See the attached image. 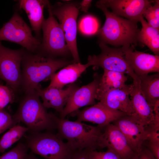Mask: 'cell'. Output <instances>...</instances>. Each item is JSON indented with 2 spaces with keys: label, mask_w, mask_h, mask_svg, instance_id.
<instances>
[{
  "label": "cell",
  "mask_w": 159,
  "mask_h": 159,
  "mask_svg": "<svg viewBox=\"0 0 159 159\" xmlns=\"http://www.w3.org/2000/svg\"><path fill=\"white\" fill-rule=\"evenodd\" d=\"M125 74L119 72L104 70L97 95L109 90L122 89L126 87L127 85L125 82L127 77Z\"/></svg>",
  "instance_id": "cell-23"
},
{
  "label": "cell",
  "mask_w": 159,
  "mask_h": 159,
  "mask_svg": "<svg viewBox=\"0 0 159 159\" xmlns=\"http://www.w3.org/2000/svg\"><path fill=\"white\" fill-rule=\"evenodd\" d=\"M89 151L87 150L76 151L69 159H89L88 155Z\"/></svg>",
  "instance_id": "cell-34"
},
{
  "label": "cell",
  "mask_w": 159,
  "mask_h": 159,
  "mask_svg": "<svg viewBox=\"0 0 159 159\" xmlns=\"http://www.w3.org/2000/svg\"><path fill=\"white\" fill-rule=\"evenodd\" d=\"M101 77L95 74L94 80L88 84L77 87L71 93L62 112L60 117L64 119L81 107L95 104Z\"/></svg>",
  "instance_id": "cell-11"
},
{
  "label": "cell",
  "mask_w": 159,
  "mask_h": 159,
  "mask_svg": "<svg viewBox=\"0 0 159 159\" xmlns=\"http://www.w3.org/2000/svg\"><path fill=\"white\" fill-rule=\"evenodd\" d=\"M142 28L138 36V41L147 46L155 55H159V30L150 25L143 16L140 21Z\"/></svg>",
  "instance_id": "cell-24"
},
{
  "label": "cell",
  "mask_w": 159,
  "mask_h": 159,
  "mask_svg": "<svg viewBox=\"0 0 159 159\" xmlns=\"http://www.w3.org/2000/svg\"><path fill=\"white\" fill-rule=\"evenodd\" d=\"M105 151L97 150H89L88 152L89 159H121L119 155L113 150L107 148Z\"/></svg>",
  "instance_id": "cell-30"
},
{
  "label": "cell",
  "mask_w": 159,
  "mask_h": 159,
  "mask_svg": "<svg viewBox=\"0 0 159 159\" xmlns=\"http://www.w3.org/2000/svg\"><path fill=\"white\" fill-rule=\"evenodd\" d=\"M77 87L74 84L69 85L65 89L47 87L42 89L40 86L36 90L42 98V104L45 108L53 109L60 114L71 93Z\"/></svg>",
  "instance_id": "cell-18"
},
{
  "label": "cell",
  "mask_w": 159,
  "mask_h": 159,
  "mask_svg": "<svg viewBox=\"0 0 159 159\" xmlns=\"http://www.w3.org/2000/svg\"><path fill=\"white\" fill-rule=\"evenodd\" d=\"M133 84L122 89H112L96 95V99L107 108L133 115L134 111L129 96Z\"/></svg>",
  "instance_id": "cell-16"
},
{
  "label": "cell",
  "mask_w": 159,
  "mask_h": 159,
  "mask_svg": "<svg viewBox=\"0 0 159 159\" xmlns=\"http://www.w3.org/2000/svg\"><path fill=\"white\" fill-rule=\"evenodd\" d=\"M29 130L27 127L19 125L10 128L0 139V153L4 152L18 141Z\"/></svg>",
  "instance_id": "cell-25"
},
{
  "label": "cell",
  "mask_w": 159,
  "mask_h": 159,
  "mask_svg": "<svg viewBox=\"0 0 159 159\" xmlns=\"http://www.w3.org/2000/svg\"><path fill=\"white\" fill-rule=\"evenodd\" d=\"M99 24L97 19L90 15L83 17L80 21L79 28L84 34L91 35L98 31Z\"/></svg>",
  "instance_id": "cell-26"
},
{
  "label": "cell",
  "mask_w": 159,
  "mask_h": 159,
  "mask_svg": "<svg viewBox=\"0 0 159 159\" xmlns=\"http://www.w3.org/2000/svg\"><path fill=\"white\" fill-rule=\"evenodd\" d=\"M24 159H39L32 154H27L26 156Z\"/></svg>",
  "instance_id": "cell-36"
},
{
  "label": "cell",
  "mask_w": 159,
  "mask_h": 159,
  "mask_svg": "<svg viewBox=\"0 0 159 159\" xmlns=\"http://www.w3.org/2000/svg\"><path fill=\"white\" fill-rule=\"evenodd\" d=\"M26 141V146L33 153L45 159H69L76 151L57 134L50 132H32Z\"/></svg>",
  "instance_id": "cell-5"
},
{
  "label": "cell",
  "mask_w": 159,
  "mask_h": 159,
  "mask_svg": "<svg viewBox=\"0 0 159 159\" xmlns=\"http://www.w3.org/2000/svg\"><path fill=\"white\" fill-rule=\"evenodd\" d=\"M138 77L141 93L154 109L156 103L159 101V73L151 75L145 74Z\"/></svg>",
  "instance_id": "cell-22"
},
{
  "label": "cell",
  "mask_w": 159,
  "mask_h": 159,
  "mask_svg": "<svg viewBox=\"0 0 159 159\" xmlns=\"http://www.w3.org/2000/svg\"><path fill=\"white\" fill-rule=\"evenodd\" d=\"M58 132L57 134L65 139L74 151L97 150L105 148L103 128L94 126L76 120L71 121L59 117L52 113Z\"/></svg>",
  "instance_id": "cell-1"
},
{
  "label": "cell",
  "mask_w": 159,
  "mask_h": 159,
  "mask_svg": "<svg viewBox=\"0 0 159 159\" xmlns=\"http://www.w3.org/2000/svg\"><path fill=\"white\" fill-rule=\"evenodd\" d=\"M92 0H83L80 3L81 10L85 12L87 11L91 5Z\"/></svg>",
  "instance_id": "cell-35"
},
{
  "label": "cell",
  "mask_w": 159,
  "mask_h": 159,
  "mask_svg": "<svg viewBox=\"0 0 159 159\" xmlns=\"http://www.w3.org/2000/svg\"><path fill=\"white\" fill-rule=\"evenodd\" d=\"M25 49H12L0 42V78L14 92L21 87V62Z\"/></svg>",
  "instance_id": "cell-10"
},
{
  "label": "cell",
  "mask_w": 159,
  "mask_h": 159,
  "mask_svg": "<svg viewBox=\"0 0 159 159\" xmlns=\"http://www.w3.org/2000/svg\"><path fill=\"white\" fill-rule=\"evenodd\" d=\"M103 135L105 147L113 150L121 159H131L135 154L122 133L112 123L103 128Z\"/></svg>",
  "instance_id": "cell-17"
},
{
  "label": "cell",
  "mask_w": 159,
  "mask_h": 159,
  "mask_svg": "<svg viewBox=\"0 0 159 159\" xmlns=\"http://www.w3.org/2000/svg\"><path fill=\"white\" fill-rule=\"evenodd\" d=\"M25 95L13 116L16 123H24L32 132L56 129L54 121L41 102L37 91Z\"/></svg>",
  "instance_id": "cell-4"
},
{
  "label": "cell",
  "mask_w": 159,
  "mask_h": 159,
  "mask_svg": "<svg viewBox=\"0 0 159 159\" xmlns=\"http://www.w3.org/2000/svg\"><path fill=\"white\" fill-rule=\"evenodd\" d=\"M131 159H156L149 149L143 144L140 151L135 153Z\"/></svg>",
  "instance_id": "cell-33"
},
{
  "label": "cell",
  "mask_w": 159,
  "mask_h": 159,
  "mask_svg": "<svg viewBox=\"0 0 159 159\" xmlns=\"http://www.w3.org/2000/svg\"><path fill=\"white\" fill-rule=\"evenodd\" d=\"M101 53L98 55L89 56L87 63L90 66L100 67L104 70L127 74L132 78L134 85H140V80L126 59L121 47L112 48L99 42Z\"/></svg>",
  "instance_id": "cell-9"
},
{
  "label": "cell",
  "mask_w": 159,
  "mask_h": 159,
  "mask_svg": "<svg viewBox=\"0 0 159 159\" xmlns=\"http://www.w3.org/2000/svg\"><path fill=\"white\" fill-rule=\"evenodd\" d=\"M90 66L88 63L84 64L74 63L64 67L51 76L50 82L47 87L62 89L65 85L75 82Z\"/></svg>",
  "instance_id": "cell-20"
},
{
  "label": "cell",
  "mask_w": 159,
  "mask_h": 159,
  "mask_svg": "<svg viewBox=\"0 0 159 159\" xmlns=\"http://www.w3.org/2000/svg\"><path fill=\"white\" fill-rule=\"evenodd\" d=\"M73 113L77 117V121L96 124L102 128L121 116L127 115L120 111L110 109L99 102Z\"/></svg>",
  "instance_id": "cell-15"
},
{
  "label": "cell",
  "mask_w": 159,
  "mask_h": 159,
  "mask_svg": "<svg viewBox=\"0 0 159 159\" xmlns=\"http://www.w3.org/2000/svg\"><path fill=\"white\" fill-rule=\"evenodd\" d=\"M98 1L115 14L137 23L154 1L147 0H101Z\"/></svg>",
  "instance_id": "cell-13"
},
{
  "label": "cell",
  "mask_w": 159,
  "mask_h": 159,
  "mask_svg": "<svg viewBox=\"0 0 159 159\" xmlns=\"http://www.w3.org/2000/svg\"><path fill=\"white\" fill-rule=\"evenodd\" d=\"M96 6L106 18L103 26L98 32L100 42L116 47L129 45L134 47L136 45L140 31L137 23L115 14L98 1Z\"/></svg>",
  "instance_id": "cell-3"
},
{
  "label": "cell",
  "mask_w": 159,
  "mask_h": 159,
  "mask_svg": "<svg viewBox=\"0 0 159 159\" xmlns=\"http://www.w3.org/2000/svg\"><path fill=\"white\" fill-rule=\"evenodd\" d=\"M50 5L49 2L47 6L48 17L43 22L42 27L43 37L36 53L51 58L67 56L71 53L66 43L63 30L52 14Z\"/></svg>",
  "instance_id": "cell-6"
},
{
  "label": "cell",
  "mask_w": 159,
  "mask_h": 159,
  "mask_svg": "<svg viewBox=\"0 0 159 159\" xmlns=\"http://www.w3.org/2000/svg\"><path fill=\"white\" fill-rule=\"evenodd\" d=\"M26 145L20 143L9 151L0 156V159H24L27 154Z\"/></svg>",
  "instance_id": "cell-28"
},
{
  "label": "cell",
  "mask_w": 159,
  "mask_h": 159,
  "mask_svg": "<svg viewBox=\"0 0 159 159\" xmlns=\"http://www.w3.org/2000/svg\"><path fill=\"white\" fill-rule=\"evenodd\" d=\"M122 133L132 151L139 153L148 135L144 126L135 117L126 115L121 116L112 123Z\"/></svg>",
  "instance_id": "cell-12"
},
{
  "label": "cell",
  "mask_w": 159,
  "mask_h": 159,
  "mask_svg": "<svg viewBox=\"0 0 159 159\" xmlns=\"http://www.w3.org/2000/svg\"><path fill=\"white\" fill-rule=\"evenodd\" d=\"M155 4L147 8L143 14L148 24L151 26L159 29V1L155 0Z\"/></svg>",
  "instance_id": "cell-27"
},
{
  "label": "cell",
  "mask_w": 159,
  "mask_h": 159,
  "mask_svg": "<svg viewBox=\"0 0 159 159\" xmlns=\"http://www.w3.org/2000/svg\"><path fill=\"white\" fill-rule=\"evenodd\" d=\"M14 99V91L8 86L0 84V110L13 102Z\"/></svg>",
  "instance_id": "cell-29"
},
{
  "label": "cell",
  "mask_w": 159,
  "mask_h": 159,
  "mask_svg": "<svg viewBox=\"0 0 159 159\" xmlns=\"http://www.w3.org/2000/svg\"><path fill=\"white\" fill-rule=\"evenodd\" d=\"M2 41L18 44L32 53L37 52L41 42L33 36L32 29L16 10L0 29V42Z\"/></svg>",
  "instance_id": "cell-8"
},
{
  "label": "cell",
  "mask_w": 159,
  "mask_h": 159,
  "mask_svg": "<svg viewBox=\"0 0 159 159\" xmlns=\"http://www.w3.org/2000/svg\"><path fill=\"white\" fill-rule=\"evenodd\" d=\"M16 123L10 114L6 110H0V134Z\"/></svg>",
  "instance_id": "cell-31"
},
{
  "label": "cell",
  "mask_w": 159,
  "mask_h": 159,
  "mask_svg": "<svg viewBox=\"0 0 159 159\" xmlns=\"http://www.w3.org/2000/svg\"><path fill=\"white\" fill-rule=\"evenodd\" d=\"M125 58L138 77L151 72H159V56L137 51L129 45L122 46Z\"/></svg>",
  "instance_id": "cell-14"
},
{
  "label": "cell",
  "mask_w": 159,
  "mask_h": 159,
  "mask_svg": "<svg viewBox=\"0 0 159 159\" xmlns=\"http://www.w3.org/2000/svg\"><path fill=\"white\" fill-rule=\"evenodd\" d=\"M54 16L59 20L64 33L66 43L74 63H80L77 43V19L79 10L76 4L70 1L58 2L50 5Z\"/></svg>",
  "instance_id": "cell-7"
},
{
  "label": "cell",
  "mask_w": 159,
  "mask_h": 159,
  "mask_svg": "<svg viewBox=\"0 0 159 159\" xmlns=\"http://www.w3.org/2000/svg\"><path fill=\"white\" fill-rule=\"evenodd\" d=\"M156 159H159V135L149 136L143 144Z\"/></svg>",
  "instance_id": "cell-32"
},
{
  "label": "cell",
  "mask_w": 159,
  "mask_h": 159,
  "mask_svg": "<svg viewBox=\"0 0 159 159\" xmlns=\"http://www.w3.org/2000/svg\"><path fill=\"white\" fill-rule=\"evenodd\" d=\"M130 96L134 111L132 115L144 127L146 126L154 119V109L150 105L141 94L139 86L133 85Z\"/></svg>",
  "instance_id": "cell-21"
},
{
  "label": "cell",
  "mask_w": 159,
  "mask_h": 159,
  "mask_svg": "<svg viewBox=\"0 0 159 159\" xmlns=\"http://www.w3.org/2000/svg\"><path fill=\"white\" fill-rule=\"evenodd\" d=\"M18 2L19 9L26 12L35 37L41 41L40 32L45 19L43 10L49 1L44 0H20Z\"/></svg>",
  "instance_id": "cell-19"
},
{
  "label": "cell",
  "mask_w": 159,
  "mask_h": 159,
  "mask_svg": "<svg viewBox=\"0 0 159 159\" xmlns=\"http://www.w3.org/2000/svg\"><path fill=\"white\" fill-rule=\"evenodd\" d=\"M74 63L65 59L48 57L25 49L21 62V87L25 93L36 91L40 82L49 79L58 69Z\"/></svg>",
  "instance_id": "cell-2"
}]
</instances>
